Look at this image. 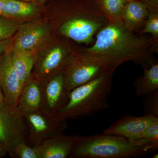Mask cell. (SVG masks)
<instances>
[{"mask_svg": "<svg viewBox=\"0 0 158 158\" xmlns=\"http://www.w3.org/2000/svg\"><path fill=\"white\" fill-rule=\"evenodd\" d=\"M18 30L12 47L32 53L43 44L48 35V28L43 25L28 24Z\"/></svg>", "mask_w": 158, "mask_h": 158, "instance_id": "cell-11", "label": "cell"}, {"mask_svg": "<svg viewBox=\"0 0 158 158\" xmlns=\"http://www.w3.org/2000/svg\"><path fill=\"white\" fill-rule=\"evenodd\" d=\"M148 11L141 0H127L122 13L121 20L128 31L139 34L144 28Z\"/></svg>", "mask_w": 158, "mask_h": 158, "instance_id": "cell-14", "label": "cell"}, {"mask_svg": "<svg viewBox=\"0 0 158 158\" xmlns=\"http://www.w3.org/2000/svg\"><path fill=\"white\" fill-rule=\"evenodd\" d=\"M29 130V145L34 147L45 139L63 135L66 120H61L41 110L23 116Z\"/></svg>", "mask_w": 158, "mask_h": 158, "instance_id": "cell-7", "label": "cell"}, {"mask_svg": "<svg viewBox=\"0 0 158 158\" xmlns=\"http://www.w3.org/2000/svg\"><path fill=\"white\" fill-rule=\"evenodd\" d=\"M7 154L6 151L0 146V158L3 157Z\"/></svg>", "mask_w": 158, "mask_h": 158, "instance_id": "cell-26", "label": "cell"}, {"mask_svg": "<svg viewBox=\"0 0 158 158\" xmlns=\"http://www.w3.org/2000/svg\"><path fill=\"white\" fill-rule=\"evenodd\" d=\"M36 11V7L33 4L18 0H5L2 15L10 19L29 17Z\"/></svg>", "mask_w": 158, "mask_h": 158, "instance_id": "cell-17", "label": "cell"}, {"mask_svg": "<svg viewBox=\"0 0 158 158\" xmlns=\"http://www.w3.org/2000/svg\"><path fill=\"white\" fill-rule=\"evenodd\" d=\"M11 51V62L21 86L23 85L32 76L35 63L34 53L12 48Z\"/></svg>", "mask_w": 158, "mask_h": 158, "instance_id": "cell-15", "label": "cell"}, {"mask_svg": "<svg viewBox=\"0 0 158 158\" xmlns=\"http://www.w3.org/2000/svg\"><path fill=\"white\" fill-rule=\"evenodd\" d=\"M65 66L39 81L42 97L40 110L50 116H55L69 92L65 88Z\"/></svg>", "mask_w": 158, "mask_h": 158, "instance_id": "cell-8", "label": "cell"}, {"mask_svg": "<svg viewBox=\"0 0 158 158\" xmlns=\"http://www.w3.org/2000/svg\"><path fill=\"white\" fill-rule=\"evenodd\" d=\"M14 38L11 37L4 40H0V58L7 52L10 50V48L13 46Z\"/></svg>", "mask_w": 158, "mask_h": 158, "instance_id": "cell-24", "label": "cell"}, {"mask_svg": "<svg viewBox=\"0 0 158 158\" xmlns=\"http://www.w3.org/2000/svg\"><path fill=\"white\" fill-rule=\"evenodd\" d=\"M18 1H23V2H29V1H31L32 0H18Z\"/></svg>", "mask_w": 158, "mask_h": 158, "instance_id": "cell-29", "label": "cell"}, {"mask_svg": "<svg viewBox=\"0 0 158 158\" xmlns=\"http://www.w3.org/2000/svg\"><path fill=\"white\" fill-rule=\"evenodd\" d=\"M0 85L4 104L11 112H15L17 110L22 88L13 68L10 51L0 58Z\"/></svg>", "mask_w": 158, "mask_h": 158, "instance_id": "cell-9", "label": "cell"}, {"mask_svg": "<svg viewBox=\"0 0 158 158\" xmlns=\"http://www.w3.org/2000/svg\"><path fill=\"white\" fill-rule=\"evenodd\" d=\"M4 102V97L2 89H1V85H0V103Z\"/></svg>", "mask_w": 158, "mask_h": 158, "instance_id": "cell-28", "label": "cell"}, {"mask_svg": "<svg viewBox=\"0 0 158 158\" xmlns=\"http://www.w3.org/2000/svg\"><path fill=\"white\" fill-rule=\"evenodd\" d=\"M141 1H145V2L150 3L152 5L158 6V0H141Z\"/></svg>", "mask_w": 158, "mask_h": 158, "instance_id": "cell-25", "label": "cell"}, {"mask_svg": "<svg viewBox=\"0 0 158 158\" xmlns=\"http://www.w3.org/2000/svg\"><path fill=\"white\" fill-rule=\"evenodd\" d=\"M147 97L144 103L145 115L158 117V90Z\"/></svg>", "mask_w": 158, "mask_h": 158, "instance_id": "cell-22", "label": "cell"}, {"mask_svg": "<svg viewBox=\"0 0 158 158\" xmlns=\"http://www.w3.org/2000/svg\"><path fill=\"white\" fill-rule=\"evenodd\" d=\"M139 139L142 140L152 151L158 149V118H156L151 123Z\"/></svg>", "mask_w": 158, "mask_h": 158, "instance_id": "cell-20", "label": "cell"}, {"mask_svg": "<svg viewBox=\"0 0 158 158\" xmlns=\"http://www.w3.org/2000/svg\"><path fill=\"white\" fill-rule=\"evenodd\" d=\"M18 29V23L14 19L0 16V40L12 37Z\"/></svg>", "mask_w": 158, "mask_h": 158, "instance_id": "cell-21", "label": "cell"}, {"mask_svg": "<svg viewBox=\"0 0 158 158\" xmlns=\"http://www.w3.org/2000/svg\"><path fill=\"white\" fill-rule=\"evenodd\" d=\"M111 66L106 62L89 56L77 49L68 59L65 67V88L68 91L100 76Z\"/></svg>", "mask_w": 158, "mask_h": 158, "instance_id": "cell-4", "label": "cell"}, {"mask_svg": "<svg viewBox=\"0 0 158 158\" xmlns=\"http://www.w3.org/2000/svg\"><path fill=\"white\" fill-rule=\"evenodd\" d=\"M39 1L41 2H44V1H45V0H39Z\"/></svg>", "mask_w": 158, "mask_h": 158, "instance_id": "cell-30", "label": "cell"}, {"mask_svg": "<svg viewBox=\"0 0 158 158\" xmlns=\"http://www.w3.org/2000/svg\"><path fill=\"white\" fill-rule=\"evenodd\" d=\"M60 39L52 46L51 48L35 57L34 71L32 76L38 81L64 67L74 52L68 40Z\"/></svg>", "mask_w": 158, "mask_h": 158, "instance_id": "cell-6", "label": "cell"}, {"mask_svg": "<svg viewBox=\"0 0 158 158\" xmlns=\"http://www.w3.org/2000/svg\"><path fill=\"white\" fill-rule=\"evenodd\" d=\"M158 117L149 115L143 116L124 115L105 130L103 134L122 136L131 140H138L151 123Z\"/></svg>", "mask_w": 158, "mask_h": 158, "instance_id": "cell-10", "label": "cell"}, {"mask_svg": "<svg viewBox=\"0 0 158 158\" xmlns=\"http://www.w3.org/2000/svg\"><path fill=\"white\" fill-rule=\"evenodd\" d=\"M102 12L109 20L121 19L127 0H94Z\"/></svg>", "mask_w": 158, "mask_h": 158, "instance_id": "cell-19", "label": "cell"}, {"mask_svg": "<svg viewBox=\"0 0 158 158\" xmlns=\"http://www.w3.org/2000/svg\"><path fill=\"white\" fill-rule=\"evenodd\" d=\"M152 44L151 36L131 32L121 19H110L97 34L93 44L79 50L111 66L118 67L130 61L139 62L143 66Z\"/></svg>", "mask_w": 158, "mask_h": 158, "instance_id": "cell-1", "label": "cell"}, {"mask_svg": "<svg viewBox=\"0 0 158 158\" xmlns=\"http://www.w3.org/2000/svg\"><path fill=\"white\" fill-rule=\"evenodd\" d=\"M117 68H110L98 77L69 91L54 116L67 120L89 116L107 108L113 74Z\"/></svg>", "mask_w": 158, "mask_h": 158, "instance_id": "cell-2", "label": "cell"}, {"mask_svg": "<svg viewBox=\"0 0 158 158\" xmlns=\"http://www.w3.org/2000/svg\"><path fill=\"white\" fill-rule=\"evenodd\" d=\"M141 1L147 6L148 14L144 28L140 34H151L152 39V44L150 52L158 53V6L152 5L145 1Z\"/></svg>", "mask_w": 158, "mask_h": 158, "instance_id": "cell-18", "label": "cell"}, {"mask_svg": "<svg viewBox=\"0 0 158 158\" xmlns=\"http://www.w3.org/2000/svg\"><path fill=\"white\" fill-rule=\"evenodd\" d=\"M77 137L62 135L45 139L34 146L38 158L69 157Z\"/></svg>", "mask_w": 158, "mask_h": 158, "instance_id": "cell-12", "label": "cell"}, {"mask_svg": "<svg viewBox=\"0 0 158 158\" xmlns=\"http://www.w3.org/2000/svg\"><path fill=\"white\" fill-rule=\"evenodd\" d=\"M42 97L39 81L31 76L23 86L19 98L17 109L23 116L41 110Z\"/></svg>", "mask_w": 158, "mask_h": 158, "instance_id": "cell-13", "label": "cell"}, {"mask_svg": "<svg viewBox=\"0 0 158 158\" xmlns=\"http://www.w3.org/2000/svg\"><path fill=\"white\" fill-rule=\"evenodd\" d=\"M150 151L140 139L135 141L103 134L78 136L69 157L128 158L140 156Z\"/></svg>", "mask_w": 158, "mask_h": 158, "instance_id": "cell-3", "label": "cell"}, {"mask_svg": "<svg viewBox=\"0 0 158 158\" xmlns=\"http://www.w3.org/2000/svg\"><path fill=\"white\" fill-rule=\"evenodd\" d=\"M5 2V0H0V16L2 15V11Z\"/></svg>", "mask_w": 158, "mask_h": 158, "instance_id": "cell-27", "label": "cell"}, {"mask_svg": "<svg viewBox=\"0 0 158 158\" xmlns=\"http://www.w3.org/2000/svg\"><path fill=\"white\" fill-rule=\"evenodd\" d=\"M27 143L23 117L17 110L11 112L4 102L0 103V146L11 157L16 158V148Z\"/></svg>", "mask_w": 158, "mask_h": 158, "instance_id": "cell-5", "label": "cell"}, {"mask_svg": "<svg viewBox=\"0 0 158 158\" xmlns=\"http://www.w3.org/2000/svg\"><path fill=\"white\" fill-rule=\"evenodd\" d=\"M144 69V75L135 81L136 94L147 96L158 90V63L152 62L148 68Z\"/></svg>", "mask_w": 158, "mask_h": 158, "instance_id": "cell-16", "label": "cell"}, {"mask_svg": "<svg viewBox=\"0 0 158 158\" xmlns=\"http://www.w3.org/2000/svg\"><path fill=\"white\" fill-rule=\"evenodd\" d=\"M17 158H38L36 148L28 143H21L15 150Z\"/></svg>", "mask_w": 158, "mask_h": 158, "instance_id": "cell-23", "label": "cell"}]
</instances>
